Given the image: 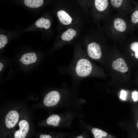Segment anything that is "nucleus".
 Returning a JSON list of instances; mask_svg holds the SVG:
<instances>
[{
    "label": "nucleus",
    "mask_w": 138,
    "mask_h": 138,
    "mask_svg": "<svg viewBox=\"0 0 138 138\" xmlns=\"http://www.w3.org/2000/svg\"><path fill=\"white\" fill-rule=\"evenodd\" d=\"M93 66L87 57L81 45L75 46L73 60L66 69V72L72 78L73 84H79L92 73Z\"/></svg>",
    "instance_id": "f257e3e1"
},
{
    "label": "nucleus",
    "mask_w": 138,
    "mask_h": 138,
    "mask_svg": "<svg viewBox=\"0 0 138 138\" xmlns=\"http://www.w3.org/2000/svg\"><path fill=\"white\" fill-rule=\"evenodd\" d=\"M19 117L18 112L15 110L9 111L6 115L4 121V127L2 133V138H5L13 130L18 122Z\"/></svg>",
    "instance_id": "f03ea898"
},
{
    "label": "nucleus",
    "mask_w": 138,
    "mask_h": 138,
    "mask_svg": "<svg viewBox=\"0 0 138 138\" xmlns=\"http://www.w3.org/2000/svg\"><path fill=\"white\" fill-rule=\"evenodd\" d=\"M19 128L13 130L10 134L11 138H26L29 131L30 125L26 120H20L18 124Z\"/></svg>",
    "instance_id": "7ed1b4c3"
},
{
    "label": "nucleus",
    "mask_w": 138,
    "mask_h": 138,
    "mask_svg": "<svg viewBox=\"0 0 138 138\" xmlns=\"http://www.w3.org/2000/svg\"><path fill=\"white\" fill-rule=\"evenodd\" d=\"M63 95L62 96L61 93L56 90L50 91L44 97L43 104L47 107L54 106L59 102Z\"/></svg>",
    "instance_id": "20e7f679"
},
{
    "label": "nucleus",
    "mask_w": 138,
    "mask_h": 138,
    "mask_svg": "<svg viewBox=\"0 0 138 138\" xmlns=\"http://www.w3.org/2000/svg\"><path fill=\"white\" fill-rule=\"evenodd\" d=\"M86 49L88 55L92 59L98 60L101 57V50L98 43L95 42L90 43L87 44Z\"/></svg>",
    "instance_id": "39448f33"
},
{
    "label": "nucleus",
    "mask_w": 138,
    "mask_h": 138,
    "mask_svg": "<svg viewBox=\"0 0 138 138\" xmlns=\"http://www.w3.org/2000/svg\"><path fill=\"white\" fill-rule=\"evenodd\" d=\"M57 14L59 21L63 25H69L73 23L74 18L66 10L61 9L57 12Z\"/></svg>",
    "instance_id": "423d86ee"
},
{
    "label": "nucleus",
    "mask_w": 138,
    "mask_h": 138,
    "mask_svg": "<svg viewBox=\"0 0 138 138\" xmlns=\"http://www.w3.org/2000/svg\"><path fill=\"white\" fill-rule=\"evenodd\" d=\"M77 32L74 29L70 28L63 32L61 36L62 46L67 42H71L77 35Z\"/></svg>",
    "instance_id": "0eeeda50"
},
{
    "label": "nucleus",
    "mask_w": 138,
    "mask_h": 138,
    "mask_svg": "<svg viewBox=\"0 0 138 138\" xmlns=\"http://www.w3.org/2000/svg\"><path fill=\"white\" fill-rule=\"evenodd\" d=\"M112 66L114 70L122 73H125L128 70V66L125 61L121 58L113 61Z\"/></svg>",
    "instance_id": "6e6552de"
},
{
    "label": "nucleus",
    "mask_w": 138,
    "mask_h": 138,
    "mask_svg": "<svg viewBox=\"0 0 138 138\" xmlns=\"http://www.w3.org/2000/svg\"><path fill=\"white\" fill-rule=\"evenodd\" d=\"M21 59L23 64L28 65L35 62L37 60V57L35 53L31 52L23 54Z\"/></svg>",
    "instance_id": "1a4fd4ad"
},
{
    "label": "nucleus",
    "mask_w": 138,
    "mask_h": 138,
    "mask_svg": "<svg viewBox=\"0 0 138 138\" xmlns=\"http://www.w3.org/2000/svg\"><path fill=\"white\" fill-rule=\"evenodd\" d=\"M61 117L59 115L54 114L51 115L47 118L46 123L49 125L58 126L61 123Z\"/></svg>",
    "instance_id": "9d476101"
},
{
    "label": "nucleus",
    "mask_w": 138,
    "mask_h": 138,
    "mask_svg": "<svg viewBox=\"0 0 138 138\" xmlns=\"http://www.w3.org/2000/svg\"><path fill=\"white\" fill-rule=\"evenodd\" d=\"M115 28L120 32L124 31L126 28V25L125 21L122 18L118 17L116 18L114 21Z\"/></svg>",
    "instance_id": "9b49d317"
},
{
    "label": "nucleus",
    "mask_w": 138,
    "mask_h": 138,
    "mask_svg": "<svg viewBox=\"0 0 138 138\" xmlns=\"http://www.w3.org/2000/svg\"><path fill=\"white\" fill-rule=\"evenodd\" d=\"M91 132L95 138H111L112 137L110 135H108L106 132L98 128H93Z\"/></svg>",
    "instance_id": "f8f14e48"
},
{
    "label": "nucleus",
    "mask_w": 138,
    "mask_h": 138,
    "mask_svg": "<svg viewBox=\"0 0 138 138\" xmlns=\"http://www.w3.org/2000/svg\"><path fill=\"white\" fill-rule=\"evenodd\" d=\"M108 4L107 0H95V5L96 9L100 11H103L107 8Z\"/></svg>",
    "instance_id": "ddd939ff"
},
{
    "label": "nucleus",
    "mask_w": 138,
    "mask_h": 138,
    "mask_svg": "<svg viewBox=\"0 0 138 138\" xmlns=\"http://www.w3.org/2000/svg\"><path fill=\"white\" fill-rule=\"evenodd\" d=\"M24 3L27 6L32 8L38 7L42 6L43 3V0H24Z\"/></svg>",
    "instance_id": "4468645a"
},
{
    "label": "nucleus",
    "mask_w": 138,
    "mask_h": 138,
    "mask_svg": "<svg viewBox=\"0 0 138 138\" xmlns=\"http://www.w3.org/2000/svg\"><path fill=\"white\" fill-rule=\"evenodd\" d=\"M131 49L135 52V57L138 59V42H133L131 45Z\"/></svg>",
    "instance_id": "2eb2a0df"
},
{
    "label": "nucleus",
    "mask_w": 138,
    "mask_h": 138,
    "mask_svg": "<svg viewBox=\"0 0 138 138\" xmlns=\"http://www.w3.org/2000/svg\"><path fill=\"white\" fill-rule=\"evenodd\" d=\"M7 42V39L5 36L0 35V49L4 47Z\"/></svg>",
    "instance_id": "dca6fc26"
},
{
    "label": "nucleus",
    "mask_w": 138,
    "mask_h": 138,
    "mask_svg": "<svg viewBox=\"0 0 138 138\" xmlns=\"http://www.w3.org/2000/svg\"><path fill=\"white\" fill-rule=\"evenodd\" d=\"M132 22L134 23L138 22V10L134 12L132 14L131 17Z\"/></svg>",
    "instance_id": "f3484780"
},
{
    "label": "nucleus",
    "mask_w": 138,
    "mask_h": 138,
    "mask_svg": "<svg viewBox=\"0 0 138 138\" xmlns=\"http://www.w3.org/2000/svg\"><path fill=\"white\" fill-rule=\"evenodd\" d=\"M110 1L112 6L116 8L120 6L123 2L122 0H111Z\"/></svg>",
    "instance_id": "a211bd4d"
},
{
    "label": "nucleus",
    "mask_w": 138,
    "mask_h": 138,
    "mask_svg": "<svg viewBox=\"0 0 138 138\" xmlns=\"http://www.w3.org/2000/svg\"><path fill=\"white\" fill-rule=\"evenodd\" d=\"M38 138H57L53 134H41L39 135Z\"/></svg>",
    "instance_id": "6ab92c4d"
},
{
    "label": "nucleus",
    "mask_w": 138,
    "mask_h": 138,
    "mask_svg": "<svg viewBox=\"0 0 138 138\" xmlns=\"http://www.w3.org/2000/svg\"><path fill=\"white\" fill-rule=\"evenodd\" d=\"M51 25V22L48 19H45V21L42 24L43 28L45 29H48L50 27Z\"/></svg>",
    "instance_id": "aec40b11"
},
{
    "label": "nucleus",
    "mask_w": 138,
    "mask_h": 138,
    "mask_svg": "<svg viewBox=\"0 0 138 138\" xmlns=\"http://www.w3.org/2000/svg\"><path fill=\"white\" fill-rule=\"evenodd\" d=\"M127 93L124 90H122L120 93V98L123 100H126Z\"/></svg>",
    "instance_id": "412c9836"
},
{
    "label": "nucleus",
    "mask_w": 138,
    "mask_h": 138,
    "mask_svg": "<svg viewBox=\"0 0 138 138\" xmlns=\"http://www.w3.org/2000/svg\"><path fill=\"white\" fill-rule=\"evenodd\" d=\"M132 94V97L133 100L135 101H136L138 98V93L136 91H134Z\"/></svg>",
    "instance_id": "4be33fe9"
},
{
    "label": "nucleus",
    "mask_w": 138,
    "mask_h": 138,
    "mask_svg": "<svg viewBox=\"0 0 138 138\" xmlns=\"http://www.w3.org/2000/svg\"><path fill=\"white\" fill-rule=\"evenodd\" d=\"M3 67V65L2 64L0 63V71H1Z\"/></svg>",
    "instance_id": "5701e85b"
},
{
    "label": "nucleus",
    "mask_w": 138,
    "mask_h": 138,
    "mask_svg": "<svg viewBox=\"0 0 138 138\" xmlns=\"http://www.w3.org/2000/svg\"><path fill=\"white\" fill-rule=\"evenodd\" d=\"M76 138H84L82 136H79L77 137H76Z\"/></svg>",
    "instance_id": "b1692460"
},
{
    "label": "nucleus",
    "mask_w": 138,
    "mask_h": 138,
    "mask_svg": "<svg viewBox=\"0 0 138 138\" xmlns=\"http://www.w3.org/2000/svg\"><path fill=\"white\" fill-rule=\"evenodd\" d=\"M137 127L138 129V122H137Z\"/></svg>",
    "instance_id": "393cba45"
},
{
    "label": "nucleus",
    "mask_w": 138,
    "mask_h": 138,
    "mask_svg": "<svg viewBox=\"0 0 138 138\" xmlns=\"http://www.w3.org/2000/svg\"><path fill=\"white\" fill-rule=\"evenodd\" d=\"M20 61H21V59H20Z\"/></svg>",
    "instance_id": "a878e982"
},
{
    "label": "nucleus",
    "mask_w": 138,
    "mask_h": 138,
    "mask_svg": "<svg viewBox=\"0 0 138 138\" xmlns=\"http://www.w3.org/2000/svg\"><path fill=\"white\" fill-rule=\"evenodd\" d=\"M132 55H133V54H132Z\"/></svg>",
    "instance_id": "bb28decb"
}]
</instances>
